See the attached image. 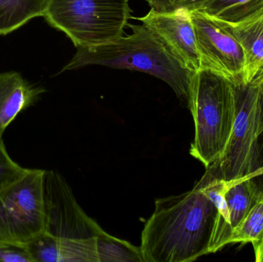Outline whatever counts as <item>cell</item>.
Here are the masks:
<instances>
[{
  "label": "cell",
  "mask_w": 263,
  "mask_h": 262,
  "mask_svg": "<svg viewBox=\"0 0 263 262\" xmlns=\"http://www.w3.org/2000/svg\"><path fill=\"white\" fill-rule=\"evenodd\" d=\"M216 215L198 183L185 193L158 198L141 236L144 262H189L207 255Z\"/></svg>",
  "instance_id": "cell-1"
},
{
  "label": "cell",
  "mask_w": 263,
  "mask_h": 262,
  "mask_svg": "<svg viewBox=\"0 0 263 262\" xmlns=\"http://www.w3.org/2000/svg\"><path fill=\"white\" fill-rule=\"evenodd\" d=\"M130 35L100 46L77 48L63 71L89 66L139 71L165 82L188 107L194 72L173 55L163 42L146 26L130 25Z\"/></svg>",
  "instance_id": "cell-2"
},
{
  "label": "cell",
  "mask_w": 263,
  "mask_h": 262,
  "mask_svg": "<svg viewBox=\"0 0 263 262\" xmlns=\"http://www.w3.org/2000/svg\"><path fill=\"white\" fill-rule=\"evenodd\" d=\"M187 108L195 124L190 154L206 169L228 144L236 117L235 85L213 71L199 69L192 78Z\"/></svg>",
  "instance_id": "cell-3"
},
{
  "label": "cell",
  "mask_w": 263,
  "mask_h": 262,
  "mask_svg": "<svg viewBox=\"0 0 263 262\" xmlns=\"http://www.w3.org/2000/svg\"><path fill=\"white\" fill-rule=\"evenodd\" d=\"M129 0H46L43 16L77 48L106 44L124 35Z\"/></svg>",
  "instance_id": "cell-4"
},
{
  "label": "cell",
  "mask_w": 263,
  "mask_h": 262,
  "mask_svg": "<svg viewBox=\"0 0 263 262\" xmlns=\"http://www.w3.org/2000/svg\"><path fill=\"white\" fill-rule=\"evenodd\" d=\"M236 110L228 144L220 158L206 168L212 176L235 180L261 167L263 83L235 85Z\"/></svg>",
  "instance_id": "cell-5"
},
{
  "label": "cell",
  "mask_w": 263,
  "mask_h": 262,
  "mask_svg": "<svg viewBox=\"0 0 263 262\" xmlns=\"http://www.w3.org/2000/svg\"><path fill=\"white\" fill-rule=\"evenodd\" d=\"M46 170L26 172L0 192V240L27 246L45 232Z\"/></svg>",
  "instance_id": "cell-6"
},
{
  "label": "cell",
  "mask_w": 263,
  "mask_h": 262,
  "mask_svg": "<svg viewBox=\"0 0 263 262\" xmlns=\"http://www.w3.org/2000/svg\"><path fill=\"white\" fill-rule=\"evenodd\" d=\"M201 69L213 71L234 85L243 84L245 55L238 40L216 18L201 11L190 12Z\"/></svg>",
  "instance_id": "cell-7"
},
{
  "label": "cell",
  "mask_w": 263,
  "mask_h": 262,
  "mask_svg": "<svg viewBox=\"0 0 263 262\" xmlns=\"http://www.w3.org/2000/svg\"><path fill=\"white\" fill-rule=\"evenodd\" d=\"M45 233L61 238H96L103 229L88 216L77 203L72 189L55 171H46L44 178Z\"/></svg>",
  "instance_id": "cell-8"
},
{
  "label": "cell",
  "mask_w": 263,
  "mask_h": 262,
  "mask_svg": "<svg viewBox=\"0 0 263 262\" xmlns=\"http://www.w3.org/2000/svg\"><path fill=\"white\" fill-rule=\"evenodd\" d=\"M136 18L151 29L185 67L193 72L201 69L196 33L190 12L176 9L173 12H158L150 9L146 15Z\"/></svg>",
  "instance_id": "cell-9"
},
{
  "label": "cell",
  "mask_w": 263,
  "mask_h": 262,
  "mask_svg": "<svg viewBox=\"0 0 263 262\" xmlns=\"http://www.w3.org/2000/svg\"><path fill=\"white\" fill-rule=\"evenodd\" d=\"M26 246L33 262H99L97 237L61 238L43 232Z\"/></svg>",
  "instance_id": "cell-10"
},
{
  "label": "cell",
  "mask_w": 263,
  "mask_h": 262,
  "mask_svg": "<svg viewBox=\"0 0 263 262\" xmlns=\"http://www.w3.org/2000/svg\"><path fill=\"white\" fill-rule=\"evenodd\" d=\"M216 20L238 40L243 49L246 59L243 84L263 83V9L239 23Z\"/></svg>",
  "instance_id": "cell-11"
},
{
  "label": "cell",
  "mask_w": 263,
  "mask_h": 262,
  "mask_svg": "<svg viewBox=\"0 0 263 262\" xmlns=\"http://www.w3.org/2000/svg\"><path fill=\"white\" fill-rule=\"evenodd\" d=\"M45 92L18 72L0 73V138L17 115L32 106Z\"/></svg>",
  "instance_id": "cell-12"
},
{
  "label": "cell",
  "mask_w": 263,
  "mask_h": 262,
  "mask_svg": "<svg viewBox=\"0 0 263 262\" xmlns=\"http://www.w3.org/2000/svg\"><path fill=\"white\" fill-rule=\"evenodd\" d=\"M233 183L234 180L215 178L206 171L197 183L217 209L209 254L217 252L227 246V239L231 234L230 212L226 200V194Z\"/></svg>",
  "instance_id": "cell-13"
},
{
  "label": "cell",
  "mask_w": 263,
  "mask_h": 262,
  "mask_svg": "<svg viewBox=\"0 0 263 262\" xmlns=\"http://www.w3.org/2000/svg\"><path fill=\"white\" fill-rule=\"evenodd\" d=\"M46 0H0V35H7L43 16Z\"/></svg>",
  "instance_id": "cell-14"
},
{
  "label": "cell",
  "mask_w": 263,
  "mask_h": 262,
  "mask_svg": "<svg viewBox=\"0 0 263 262\" xmlns=\"http://www.w3.org/2000/svg\"><path fill=\"white\" fill-rule=\"evenodd\" d=\"M263 9V0H209L201 12L225 23L243 21Z\"/></svg>",
  "instance_id": "cell-15"
},
{
  "label": "cell",
  "mask_w": 263,
  "mask_h": 262,
  "mask_svg": "<svg viewBox=\"0 0 263 262\" xmlns=\"http://www.w3.org/2000/svg\"><path fill=\"white\" fill-rule=\"evenodd\" d=\"M99 262H144L140 247L106 233L97 237Z\"/></svg>",
  "instance_id": "cell-16"
},
{
  "label": "cell",
  "mask_w": 263,
  "mask_h": 262,
  "mask_svg": "<svg viewBox=\"0 0 263 262\" xmlns=\"http://www.w3.org/2000/svg\"><path fill=\"white\" fill-rule=\"evenodd\" d=\"M263 234V192L245 218L232 230L227 245L253 243Z\"/></svg>",
  "instance_id": "cell-17"
},
{
  "label": "cell",
  "mask_w": 263,
  "mask_h": 262,
  "mask_svg": "<svg viewBox=\"0 0 263 262\" xmlns=\"http://www.w3.org/2000/svg\"><path fill=\"white\" fill-rule=\"evenodd\" d=\"M26 169L12 159L2 138H0V192L20 178Z\"/></svg>",
  "instance_id": "cell-18"
},
{
  "label": "cell",
  "mask_w": 263,
  "mask_h": 262,
  "mask_svg": "<svg viewBox=\"0 0 263 262\" xmlns=\"http://www.w3.org/2000/svg\"><path fill=\"white\" fill-rule=\"evenodd\" d=\"M0 262H33L27 246L0 240Z\"/></svg>",
  "instance_id": "cell-19"
},
{
  "label": "cell",
  "mask_w": 263,
  "mask_h": 262,
  "mask_svg": "<svg viewBox=\"0 0 263 262\" xmlns=\"http://www.w3.org/2000/svg\"><path fill=\"white\" fill-rule=\"evenodd\" d=\"M151 9L158 12H170L176 10V0H145Z\"/></svg>",
  "instance_id": "cell-20"
},
{
  "label": "cell",
  "mask_w": 263,
  "mask_h": 262,
  "mask_svg": "<svg viewBox=\"0 0 263 262\" xmlns=\"http://www.w3.org/2000/svg\"><path fill=\"white\" fill-rule=\"evenodd\" d=\"M209 0H176V9H185L188 12L199 11Z\"/></svg>",
  "instance_id": "cell-21"
},
{
  "label": "cell",
  "mask_w": 263,
  "mask_h": 262,
  "mask_svg": "<svg viewBox=\"0 0 263 262\" xmlns=\"http://www.w3.org/2000/svg\"><path fill=\"white\" fill-rule=\"evenodd\" d=\"M254 249L255 257L257 262H263V234L258 241L252 243Z\"/></svg>",
  "instance_id": "cell-22"
},
{
  "label": "cell",
  "mask_w": 263,
  "mask_h": 262,
  "mask_svg": "<svg viewBox=\"0 0 263 262\" xmlns=\"http://www.w3.org/2000/svg\"><path fill=\"white\" fill-rule=\"evenodd\" d=\"M261 132H262V135H263V95L262 103V120H261Z\"/></svg>",
  "instance_id": "cell-23"
}]
</instances>
